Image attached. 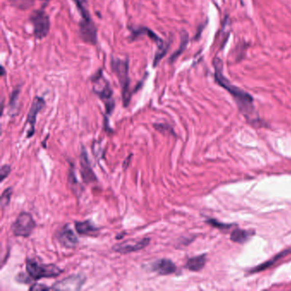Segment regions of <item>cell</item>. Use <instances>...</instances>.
<instances>
[{
	"mask_svg": "<svg viewBox=\"0 0 291 291\" xmlns=\"http://www.w3.org/2000/svg\"><path fill=\"white\" fill-rule=\"evenodd\" d=\"M214 67H215V79L219 85L226 89L231 95L233 96L235 101L238 104L241 111L245 115H252L254 112V100L252 96L248 92H244L242 89L233 85L231 82L223 75L222 62L219 58L214 60Z\"/></svg>",
	"mask_w": 291,
	"mask_h": 291,
	"instance_id": "cell-1",
	"label": "cell"
},
{
	"mask_svg": "<svg viewBox=\"0 0 291 291\" xmlns=\"http://www.w3.org/2000/svg\"><path fill=\"white\" fill-rule=\"evenodd\" d=\"M78 9L81 20L79 23V34L83 41L96 45L98 40L97 27L91 17L87 0H73Z\"/></svg>",
	"mask_w": 291,
	"mask_h": 291,
	"instance_id": "cell-2",
	"label": "cell"
},
{
	"mask_svg": "<svg viewBox=\"0 0 291 291\" xmlns=\"http://www.w3.org/2000/svg\"><path fill=\"white\" fill-rule=\"evenodd\" d=\"M111 68L113 72L117 76L121 87L122 101L125 107H128L130 104L132 92L130 90V78H129V62L128 60L112 59Z\"/></svg>",
	"mask_w": 291,
	"mask_h": 291,
	"instance_id": "cell-3",
	"label": "cell"
},
{
	"mask_svg": "<svg viewBox=\"0 0 291 291\" xmlns=\"http://www.w3.org/2000/svg\"><path fill=\"white\" fill-rule=\"evenodd\" d=\"M93 92L105 103V108L108 115H111L115 108V101L113 98V91L109 82L105 79L101 69L96 73L92 79Z\"/></svg>",
	"mask_w": 291,
	"mask_h": 291,
	"instance_id": "cell-4",
	"label": "cell"
},
{
	"mask_svg": "<svg viewBox=\"0 0 291 291\" xmlns=\"http://www.w3.org/2000/svg\"><path fill=\"white\" fill-rule=\"evenodd\" d=\"M26 272L32 280L58 277L63 271L55 264H43L34 259L26 258Z\"/></svg>",
	"mask_w": 291,
	"mask_h": 291,
	"instance_id": "cell-5",
	"label": "cell"
},
{
	"mask_svg": "<svg viewBox=\"0 0 291 291\" xmlns=\"http://www.w3.org/2000/svg\"><path fill=\"white\" fill-rule=\"evenodd\" d=\"M36 227V222L32 214L27 212H22L11 225L14 235L23 238H28Z\"/></svg>",
	"mask_w": 291,
	"mask_h": 291,
	"instance_id": "cell-6",
	"label": "cell"
},
{
	"mask_svg": "<svg viewBox=\"0 0 291 291\" xmlns=\"http://www.w3.org/2000/svg\"><path fill=\"white\" fill-rule=\"evenodd\" d=\"M30 21L33 26L34 36L38 39L46 38L47 34L49 33L50 26H51L48 15L44 10H36L31 16Z\"/></svg>",
	"mask_w": 291,
	"mask_h": 291,
	"instance_id": "cell-7",
	"label": "cell"
},
{
	"mask_svg": "<svg viewBox=\"0 0 291 291\" xmlns=\"http://www.w3.org/2000/svg\"><path fill=\"white\" fill-rule=\"evenodd\" d=\"M150 243H151L150 238H144L139 240H128L121 243H116L115 245L113 246L112 249L115 252L119 253L121 255H127V254L140 251L142 249L147 248L148 246L150 245Z\"/></svg>",
	"mask_w": 291,
	"mask_h": 291,
	"instance_id": "cell-8",
	"label": "cell"
},
{
	"mask_svg": "<svg viewBox=\"0 0 291 291\" xmlns=\"http://www.w3.org/2000/svg\"><path fill=\"white\" fill-rule=\"evenodd\" d=\"M85 281L86 277L84 274L70 275L53 284L52 289L57 291H79Z\"/></svg>",
	"mask_w": 291,
	"mask_h": 291,
	"instance_id": "cell-9",
	"label": "cell"
},
{
	"mask_svg": "<svg viewBox=\"0 0 291 291\" xmlns=\"http://www.w3.org/2000/svg\"><path fill=\"white\" fill-rule=\"evenodd\" d=\"M56 238L65 249H75L78 245V238L69 225H64L56 232Z\"/></svg>",
	"mask_w": 291,
	"mask_h": 291,
	"instance_id": "cell-10",
	"label": "cell"
},
{
	"mask_svg": "<svg viewBox=\"0 0 291 291\" xmlns=\"http://www.w3.org/2000/svg\"><path fill=\"white\" fill-rule=\"evenodd\" d=\"M46 105V102L42 98L36 97L34 98L33 102V105L31 106L29 112L27 114L26 117V124L29 126V129L26 132V137H32L33 134L35 133V124H36L37 115L39 112L42 110L43 108Z\"/></svg>",
	"mask_w": 291,
	"mask_h": 291,
	"instance_id": "cell-11",
	"label": "cell"
},
{
	"mask_svg": "<svg viewBox=\"0 0 291 291\" xmlns=\"http://www.w3.org/2000/svg\"><path fill=\"white\" fill-rule=\"evenodd\" d=\"M79 162H80V167H81L82 179L84 180V182L89 184L97 181V177L92 170V166H91L88 156H87V152L85 151L84 146H82L81 151H80Z\"/></svg>",
	"mask_w": 291,
	"mask_h": 291,
	"instance_id": "cell-12",
	"label": "cell"
},
{
	"mask_svg": "<svg viewBox=\"0 0 291 291\" xmlns=\"http://www.w3.org/2000/svg\"><path fill=\"white\" fill-rule=\"evenodd\" d=\"M151 270L161 276H167L174 273L177 271V266L173 261L169 259H160L151 264Z\"/></svg>",
	"mask_w": 291,
	"mask_h": 291,
	"instance_id": "cell-13",
	"label": "cell"
},
{
	"mask_svg": "<svg viewBox=\"0 0 291 291\" xmlns=\"http://www.w3.org/2000/svg\"><path fill=\"white\" fill-rule=\"evenodd\" d=\"M76 232L78 234L81 236H94L97 235V233L99 232V228H98L95 225H93L90 220L85 221H76L75 223Z\"/></svg>",
	"mask_w": 291,
	"mask_h": 291,
	"instance_id": "cell-14",
	"label": "cell"
},
{
	"mask_svg": "<svg viewBox=\"0 0 291 291\" xmlns=\"http://www.w3.org/2000/svg\"><path fill=\"white\" fill-rule=\"evenodd\" d=\"M205 264H206V255H198V256L188 259L185 264V268L190 270L191 272H199L204 267Z\"/></svg>",
	"mask_w": 291,
	"mask_h": 291,
	"instance_id": "cell-15",
	"label": "cell"
},
{
	"mask_svg": "<svg viewBox=\"0 0 291 291\" xmlns=\"http://www.w3.org/2000/svg\"><path fill=\"white\" fill-rule=\"evenodd\" d=\"M290 253H291V249H286V250H284V251H282L281 253H279L278 255L274 256V258L271 259V260H269L267 262L262 263V265H258V266H256L255 268L252 269L250 272H262L263 270L269 268L270 266H272V265H273V264H275L276 262H278V261H279L280 259L283 258V257H285L286 255H289Z\"/></svg>",
	"mask_w": 291,
	"mask_h": 291,
	"instance_id": "cell-16",
	"label": "cell"
},
{
	"mask_svg": "<svg viewBox=\"0 0 291 291\" xmlns=\"http://www.w3.org/2000/svg\"><path fill=\"white\" fill-rule=\"evenodd\" d=\"M250 232L245 230L235 229L231 233V240L238 243H244L249 240Z\"/></svg>",
	"mask_w": 291,
	"mask_h": 291,
	"instance_id": "cell-17",
	"label": "cell"
},
{
	"mask_svg": "<svg viewBox=\"0 0 291 291\" xmlns=\"http://www.w3.org/2000/svg\"><path fill=\"white\" fill-rule=\"evenodd\" d=\"M69 184L70 187H71V189L74 190V192L76 195H78L79 192L81 191L80 189H79V187H80V185H79L78 180L76 179V173H75V169H74L72 164H71V167L69 168Z\"/></svg>",
	"mask_w": 291,
	"mask_h": 291,
	"instance_id": "cell-18",
	"label": "cell"
},
{
	"mask_svg": "<svg viewBox=\"0 0 291 291\" xmlns=\"http://www.w3.org/2000/svg\"><path fill=\"white\" fill-rule=\"evenodd\" d=\"M19 94L20 89H15L13 92H12V94H11V97H10L9 107H10V114L11 116L17 115V100H18V98H19Z\"/></svg>",
	"mask_w": 291,
	"mask_h": 291,
	"instance_id": "cell-19",
	"label": "cell"
},
{
	"mask_svg": "<svg viewBox=\"0 0 291 291\" xmlns=\"http://www.w3.org/2000/svg\"><path fill=\"white\" fill-rule=\"evenodd\" d=\"M12 194H13L12 187H9V188H7V189L3 190V193L1 195V200H0L1 210H4L5 208L9 206Z\"/></svg>",
	"mask_w": 291,
	"mask_h": 291,
	"instance_id": "cell-20",
	"label": "cell"
},
{
	"mask_svg": "<svg viewBox=\"0 0 291 291\" xmlns=\"http://www.w3.org/2000/svg\"><path fill=\"white\" fill-rule=\"evenodd\" d=\"M10 2L13 6L17 7V9L26 10L33 6L34 0H10Z\"/></svg>",
	"mask_w": 291,
	"mask_h": 291,
	"instance_id": "cell-21",
	"label": "cell"
},
{
	"mask_svg": "<svg viewBox=\"0 0 291 291\" xmlns=\"http://www.w3.org/2000/svg\"><path fill=\"white\" fill-rule=\"evenodd\" d=\"M187 38H188L187 34L182 36V42H181V45H180V49L178 50L176 53H174V55L172 56V57L170 58L171 62H174V61L176 60L177 57L180 56L181 53H183L184 50H185V48L186 47L187 42H188V39H187Z\"/></svg>",
	"mask_w": 291,
	"mask_h": 291,
	"instance_id": "cell-22",
	"label": "cell"
},
{
	"mask_svg": "<svg viewBox=\"0 0 291 291\" xmlns=\"http://www.w3.org/2000/svg\"><path fill=\"white\" fill-rule=\"evenodd\" d=\"M11 172V167L10 165H3L0 169V175H1V182H3V180L6 179L7 177L9 176V174Z\"/></svg>",
	"mask_w": 291,
	"mask_h": 291,
	"instance_id": "cell-23",
	"label": "cell"
},
{
	"mask_svg": "<svg viewBox=\"0 0 291 291\" xmlns=\"http://www.w3.org/2000/svg\"><path fill=\"white\" fill-rule=\"evenodd\" d=\"M207 222L209 223L211 226H214L216 228H219V229H226V228H230L233 225H226V224H223V223L217 221L216 219H209Z\"/></svg>",
	"mask_w": 291,
	"mask_h": 291,
	"instance_id": "cell-24",
	"label": "cell"
},
{
	"mask_svg": "<svg viewBox=\"0 0 291 291\" xmlns=\"http://www.w3.org/2000/svg\"><path fill=\"white\" fill-rule=\"evenodd\" d=\"M155 128L157 129V131L160 132H166V131H173V129L171 128L170 126H168L167 124H155Z\"/></svg>",
	"mask_w": 291,
	"mask_h": 291,
	"instance_id": "cell-25",
	"label": "cell"
},
{
	"mask_svg": "<svg viewBox=\"0 0 291 291\" xmlns=\"http://www.w3.org/2000/svg\"><path fill=\"white\" fill-rule=\"evenodd\" d=\"M52 287H48L46 285H39V284H34L30 287V291H43V290H51Z\"/></svg>",
	"mask_w": 291,
	"mask_h": 291,
	"instance_id": "cell-26",
	"label": "cell"
},
{
	"mask_svg": "<svg viewBox=\"0 0 291 291\" xmlns=\"http://www.w3.org/2000/svg\"><path fill=\"white\" fill-rule=\"evenodd\" d=\"M132 157V155H130L129 157L125 160V161H123V168H124L125 170L128 168V166H129V163H130V161H131Z\"/></svg>",
	"mask_w": 291,
	"mask_h": 291,
	"instance_id": "cell-27",
	"label": "cell"
}]
</instances>
